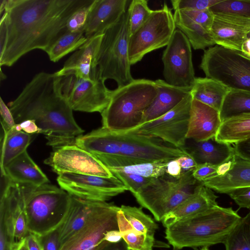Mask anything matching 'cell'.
<instances>
[{
	"label": "cell",
	"instance_id": "cell-20",
	"mask_svg": "<svg viewBox=\"0 0 250 250\" xmlns=\"http://www.w3.org/2000/svg\"><path fill=\"white\" fill-rule=\"evenodd\" d=\"M211 33L215 44L241 51L250 34V19L225 14H214Z\"/></svg>",
	"mask_w": 250,
	"mask_h": 250
},
{
	"label": "cell",
	"instance_id": "cell-34",
	"mask_svg": "<svg viewBox=\"0 0 250 250\" xmlns=\"http://www.w3.org/2000/svg\"><path fill=\"white\" fill-rule=\"evenodd\" d=\"M120 210L135 230L143 234L154 235L158 226L150 216L143 212L142 208L122 205Z\"/></svg>",
	"mask_w": 250,
	"mask_h": 250
},
{
	"label": "cell",
	"instance_id": "cell-32",
	"mask_svg": "<svg viewBox=\"0 0 250 250\" xmlns=\"http://www.w3.org/2000/svg\"><path fill=\"white\" fill-rule=\"evenodd\" d=\"M88 40L84 32H66L47 51L50 60L56 62L68 54L76 51Z\"/></svg>",
	"mask_w": 250,
	"mask_h": 250
},
{
	"label": "cell",
	"instance_id": "cell-43",
	"mask_svg": "<svg viewBox=\"0 0 250 250\" xmlns=\"http://www.w3.org/2000/svg\"><path fill=\"white\" fill-rule=\"evenodd\" d=\"M218 166L208 163L198 164L192 171L193 177L200 183L217 174Z\"/></svg>",
	"mask_w": 250,
	"mask_h": 250
},
{
	"label": "cell",
	"instance_id": "cell-23",
	"mask_svg": "<svg viewBox=\"0 0 250 250\" xmlns=\"http://www.w3.org/2000/svg\"><path fill=\"white\" fill-rule=\"evenodd\" d=\"M221 124L219 111L192 100L187 139L201 142L213 138Z\"/></svg>",
	"mask_w": 250,
	"mask_h": 250
},
{
	"label": "cell",
	"instance_id": "cell-56",
	"mask_svg": "<svg viewBox=\"0 0 250 250\" xmlns=\"http://www.w3.org/2000/svg\"><path fill=\"white\" fill-rule=\"evenodd\" d=\"M6 0H0V14L1 16L4 12Z\"/></svg>",
	"mask_w": 250,
	"mask_h": 250
},
{
	"label": "cell",
	"instance_id": "cell-7",
	"mask_svg": "<svg viewBox=\"0 0 250 250\" xmlns=\"http://www.w3.org/2000/svg\"><path fill=\"white\" fill-rule=\"evenodd\" d=\"M129 38L127 9L119 21L103 34L96 63L100 79L104 81L113 80L118 87L134 80L128 57Z\"/></svg>",
	"mask_w": 250,
	"mask_h": 250
},
{
	"label": "cell",
	"instance_id": "cell-12",
	"mask_svg": "<svg viewBox=\"0 0 250 250\" xmlns=\"http://www.w3.org/2000/svg\"><path fill=\"white\" fill-rule=\"evenodd\" d=\"M60 77L62 94L73 110L101 113L108 105L111 90L101 79L87 80L74 74Z\"/></svg>",
	"mask_w": 250,
	"mask_h": 250
},
{
	"label": "cell",
	"instance_id": "cell-50",
	"mask_svg": "<svg viewBox=\"0 0 250 250\" xmlns=\"http://www.w3.org/2000/svg\"><path fill=\"white\" fill-rule=\"evenodd\" d=\"M182 172V168L176 159L171 160L168 162L166 168L167 174L178 178L180 177Z\"/></svg>",
	"mask_w": 250,
	"mask_h": 250
},
{
	"label": "cell",
	"instance_id": "cell-36",
	"mask_svg": "<svg viewBox=\"0 0 250 250\" xmlns=\"http://www.w3.org/2000/svg\"><path fill=\"white\" fill-rule=\"evenodd\" d=\"M168 161V160H161L123 167L107 168L110 172L120 171L136 174L146 178H157L166 174V168Z\"/></svg>",
	"mask_w": 250,
	"mask_h": 250
},
{
	"label": "cell",
	"instance_id": "cell-54",
	"mask_svg": "<svg viewBox=\"0 0 250 250\" xmlns=\"http://www.w3.org/2000/svg\"><path fill=\"white\" fill-rule=\"evenodd\" d=\"M241 52L250 58V34L244 42L242 46Z\"/></svg>",
	"mask_w": 250,
	"mask_h": 250
},
{
	"label": "cell",
	"instance_id": "cell-22",
	"mask_svg": "<svg viewBox=\"0 0 250 250\" xmlns=\"http://www.w3.org/2000/svg\"><path fill=\"white\" fill-rule=\"evenodd\" d=\"M127 0H95L89 13L84 35L88 39L103 34L126 11Z\"/></svg>",
	"mask_w": 250,
	"mask_h": 250
},
{
	"label": "cell",
	"instance_id": "cell-17",
	"mask_svg": "<svg viewBox=\"0 0 250 250\" xmlns=\"http://www.w3.org/2000/svg\"><path fill=\"white\" fill-rule=\"evenodd\" d=\"M44 163L58 175L73 173L108 178L114 176L93 154L75 144L54 149Z\"/></svg>",
	"mask_w": 250,
	"mask_h": 250
},
{
	"label": "cell",
	"instance_id": "cell-45",
	"mask_svg": "<svg viewBox=\"0 0 250 250\" xmlns=\"http://www.w3.org/2000/svg\"><path fill=\"white\" fill-rule=\"evenodd\" d=\"M42 250H59L60 236L58 229L38 236Z\"/></svg>",
	"mask_w": 250,
	"mask_h": 250
},
{
	"label": "cell",
	"instance_id": "cell-15",
	"mask_svg": "<svg viewBox=\"0 0 250 250\" xmlns=\"http://www.w3.org/2000/svg\"><path fill=\"white\" fill-rule=\"evenodd\" d=\"M57 182L70 195L83 200L106 202L128 190L115 176L104 177L92 175L64 173L58 175Z\"/></svg>",
	"mask_w": 250,
	"mask_h": 250
},
{
	"label": "cell",
	"instance_id": "cell-29",
	"mask_svg": "<svg viewBox=\"0 0 250 250\" xmlns=\"http://www.w3.org/2000/svg\"><path fill=\"white\" fill-rule=\"evenodd\" d=\"M230 89L215 80L207 77L196 78L191 90L193 99L220 112L224 99Z\"/></svg>",
	"mask_w": 250,
	"mask_h": 250
},
{
	"label": "cell",
	"instance_id": "cell-18",
	"mask_svg": "<svg viewBox=\"0 0 250 250\" xmlns=\"http://www.w3.org/2000/svg\"><path fill=\"white\" fill-rule=\"evenodd\" d=\"M173 16L176 27L186 35L194 49L215 44L211 33L214 14L210 9L175 10Z\"/></svg>",
	"mask_w": 250,
	"mask_h": 250
},
{
	"label": "cell",
	"instance_id": "cell-24",
	"mask_svg": "<svg viewBox=\"0 0 250 250\" xmlns=\"http://www.w3.org/2000/svg\"><path fill=\"white\" fill-rule=\"evenodd\" d=\"M217 197L212 189L199 183L190 196L164 217L162 221L163 226L167 228L218 205Z\"/></svg>",
	"mask_w": 250,
	"mask_h": 250
},
{
	"label": "cell",
	"instance_id": "cell-25",
	"mask_svg": "<svg viewBox=\"0 0 250 250\" xmlns=\"http://www.w3.org/2000/svg\"><path fill=\"white\" fill-rule=\"evenodd\" d=\"M154 81L157 94L145 111L140 125L159 118L171 110L190 94L192 89L173 86L163 80L158 79Z\"/></svg>",
	"mask_w": 250,
	"mask_h": 250
},
{
	"label": "cell",
	"instance_id": "cell-2",
	"mask_svg": "<svg viewBox=\"0 0 250 250\" xmlns=\"http://www.w3.org/2000/svg\"><path fill=\"white\" fill-rule=\"evenodd\" d=\"M60 81L55 72H39L8 104L16 124L34 121L53 149L74 145L76 138L84 132L62 94Z\"/></svg>",
	"mask_w": 250,
	"mask_h": 250
},
{
	"label": "cell",
	"instance_id": "cell-26",
	"mask_svg": "<svg viewBox=\"0 0 250 250\" xmlns=\"http://www.w3.org/2000/svg\"><path fill=\"white\" fill-rule=\"evenodd\" d=\"M1 175L22 185L38 187L49 183L47 177L30 157L27 150L7 164Z\"/></svg>",
	"mask_w": 250,
	"mask_h": 250
},
{
	"label": "cell",
	"instance_id": "cell-21",
	"mask_svg": "<svg viewBox=\"0 0 250 250\" xmlns=\"http://www.w3.org/2000/svg\"><path fill=\"white\" fill-rule=\"evenodd\" d=\"M103 34L88 39L65 61L63 67L56 74L60 77L74 74L91 81L99 78L96 63Z\"/></svg>",
	"mask_w": 250,
	"mask_h": 250
},
{
	"label": "cell",
	"instance_id": "cell-39",
	"mask_svg": "<svg viewBox=\"0 0 250 250\" xmlns=\"http://www.w3.org/2000/svg\"><path fill=\"white\" fill-rule=\"evenodd\" d=\"M121 232L129 250H152L155 242L154 235L140 233L132 227Z\"/></svg>",
	"mask_w": 250,
	"mask_h": 250
},
{
	"label": "cell",
	"instance_id": "cell-49",
	"mask_svg": "<svg viewBox=\"0 0 250 250\" xmlns=\"http://www.w3.org/2000/svg\"><path fill=\"white\" fill-rule=\"evenodd\" d=\"M14 128L18 131H23V132L29 134L41 133V130L36 125L35 122L31 120H27L16 124Z\"/></svg>",
	"mask_w": 250,
	"mask_h": 250
},
{
	"label": "cell",
	"instance_id": "cell-46",
	"mask_svg": "<svg viewBox=\"0 0 250 250\" xmlns=\"http://www.w3.org/2000/svg\"><path fill=\"white\" fill-rule=\"evenodd\" d=\"M1 124L3 130H8L16 125L14 117L8 106L3 102L1 97L0 101Z\"/></svg>",
	"mask_w": 250,
	"mask_h": 250
},
{
	"label": "cell",
	"instance_id": "cell-52",
	"mask_svg": "<svg viewBox=\"0 0 250 250\" xmlns=\"http://www.w3.org/2000/svg\"><path fill=\"white\" fill-rule=\"evenodd\" d=\"M104 240L109 243H118L123 239V235L119 230H112L106 233Z\"/></svg>",
	"mask_w": 250,
	"mask_h": 250
},
{
	"label": "cell",
	"instance_id": "cell-48",
	"mask_svg": "<svg viewBox=\"0 0 250 250\" xmlns=\"http://www.w3.org/2000/svg\"><path fill=\"white\" fill-rule=\"evenodd\" d=\"M233 148L236 155L250 162V138L234 144Z\"/></svg>",
	"mask_w": 250,
	"mask_h": 250
},
{
	"label": "cell",
	"instance_id": "cell-53",
	"mask_svg": "<svg viewBox=\"0 0 250 250\" xmlns=\"http://www.w3.org/2000/svg\"><path fill=\"white\" fill-rule=\"evenodd\" d=\"M100 250H130L125 241L122 239L118 243H107Z\"/></svg>",
	"mask_w": 250,
	"mask_h": 250
},
{
	"label": "cell",
	"instance_id": "cell-51",
	"mask_svg": "<svg viewBox=\"0 0 250 250\" xmlns=\"http://www.w3.org/2000/svg\"><path fill=\"white\" fill-rule=\"evenodd\" d=\"M26 240L29 250H42L38 236L29 232Z\"/></svg>",
	"mask_w": 250,
	"mask_h": 250
},
{
	"label": "cell",
	"instance_id": "cell-4",
	"mask_svg": "<svg viewBox=\"0 0 250 250\" xmlns=\"http://www.w3.org/2000/svg\"><path fill=\"white\" fill-rule=\"evenodd\" d=\"M241 218L231 208L217 205L167 227L165 238L175 250L224 243Z\"/></svg>",
	"mask_w": 250,
	"mask_h": 250
},
{
	"label": "cell",
	"instance_id": "cell-10",
	"mask_svg": "<svg viewBox=\"0 0 250 250\" xmlns=\"http://www.w3.org/2000/svg\"><path fill=\"white\" fill-rule=\"evenodd\" d=\"M176 28L173 14L166 3L160 9L153 10L145 22L130 36L131 64L140 62L147 53L167 46Z\"/></svg>",
	"mask_w": 250,
	"mask_h": 250
},
{
	"label": "cell",
	"instance_id": "cell-37",
	"mask_svg": "<svg viewBox=\"0 0 250 250\" xmlns=\"http://www.w3.org/2000/svg\"><path fill=\"white\" fill-rule=\"evenodd\" d=\"M145 0H133L127 8L128 23L130 36L147 20L152 12Z\"/></svg>",
	"mask_w": 250,
	"mask_h": 250
},
{
	"label": "cell",
	"instance_id": "cell-28",
	"mask_svg": "<svg viewBox=\"0 0 250 250\" xmlns=\"http://www.w3.org/2000/svg\"><path fill=\"white\" fill-rule=\"evenodd\" d=\"M195 142L189 153L198 164L208 163L219 166L228 161L234 154L230 145L216 141L215 138Z\"/></svg>",
	"mask_w": 250,
	"mask_h": 250
},
{
	"label": "cell",
	"instance_id": "cell-31",
	"mask_svg": "<svg viewBox=\"0 0 250 250\" xmlns=\"http://www.w3.org/2000/svg\"><path fill=\"white\" fill-rule=\"evenodd\" d=\"M3 131L0 157L1 172L11 161L26 151L32 139L31 134L23 131L17 130L14 127L8 130H3Z\"/></svg>",
	"mask_w": 250,
	"mask_h": 250
},
{
	"label": "cell",
	"instance_id": "cell-5",
	"mask_svg": "<svg viewBox=\"0 0 250 250\" xmlns=\"http://www.w3.org/2000/svg\"><path fill=\"white\" fill-rule=\"evenodd\" d=\"M157 94L155 81L145 79L111 90L110 102L101 113L102 126L118 132L136 127Z\"/></svg>",
	"mask_w": 250,
	"mask_h": 250
},
{
	"label": "cell",
	"instance_id": "cell-9",
	"mask_svg": "<svg viewBox=\"0 0 250 250\" xmlns=\"http://www.w3.org/2000/svg\"><path fill=\"white\" fill-rule=\"evenodd\" d=\"M200 67L230 90L250 92V58L241 51L216 45L205 50Z\"/></svg>",
	"mask_w": 250,
	"mask_h": 250
},
{
	"label": "cell",
	"instance_id": "cell-14",
	"mask_svg": "<svg viewBox=\"0 0 250 250\" xmlns=\"http://www.w3.org/2000/svg\"><path fill=\"white\" fill-rule=\"evenodd\" d=\"M166 46L162 58L165 81L173 86L192 88L196 77L188 40L176 29Z\"/></svg>",
	"mask_w": 250,
	"mask_h": 250
},
{
	"label": "cell",
	"instance_id": "cell-11",
	"mask_svg": "<svg viewBox=\"0 0 250 250\" xmlns=\"http://www.w3.org/2000/svg\"><path fill=\"white\" fill-rule=\"evenodd\" d=\"M192 100L190 93L164 115L123 132L158 138L175 147L183 148L187 139Z\"/></svg>",
	"mask_w": 250,
	"mask_h": 250
},
{
	"label": "cell",
	"instance_id": "cell-57",
	"mask_svg": "<svg viewBox=\"0 0 250 250\" xmlns=\"http://www.w3.org/2000/svg\"><path fill=\"white\" fill-rule=\"evenodd\" d=\"M200 250H209L208 247H203Z\"/></svg>",
	"mask_w": 250,
	"mask_h": 250
},
{
	"label": "cell",
	"instance_id": "cell-35",
	"mask_svg": "<svg viewBox=\"0 0 250 250\" xmlns=\"http://www.w3.org/2000/svg\"><path fill=\"white\" fill-rule=\"evenodd\" d=\"M224 244L226 250H250V211L237 223Z\"/></svg>",
	"mask_w": 250,
	"mask_h": 250
},
{
	"label": "cell",
	"instance_id": "cell-30",
	"mask_svg": "<svg viewBox=\"0 0 250 250\" xmlns=\"http://www.w3.org/2000/svg\"><path fill=\"white\" fill-rule=\"evenodd\" d=\"M215 140L229 145L250 138V113L229 118L222 123Z\"/></svg>",
	"mask_w": 250,
	"mask_h": 250
},
{
	"label": "cell",
	"instance_id": "cell-40",
	"mask_svg": "<svg viewBox=\"0 0 250 250\" xmlns=\"http://www.w3.org/2000/svg\"><path fill=\"white\" fill-rule=\"evenodd\" d=\"M95 0L76 11L69 18L66 24L67 31L84 32L88 16Z\"/></svg>",
	"mask_w": 250,
	"mask_h": 250
},
{
	"label": "cell",
	"instance_id": "cell-6",
	"mask_svg": "<svg viewBox=\"0 0 250 250\" xmlns=\"http://www.w3.org/2000/svg\"><path fill=\"white\" fill-rule=\"evenodd\" d=\"M21 185L29 232L40 236L58 229L67 214L71 196L49 183Z\"/></svg>",
	"mask_w": 250,
	"mask_h": 250
},
{
	"label": "cell",
	"instance_id": "cell-1",
	"mask_svg": "<svg viewBox=\"0 0 250 250\" xmlns=\"http://www.w3.org/2000/svg\"><path fill=\"white\" fill-rule=\"evenodd\" d=\"M91 0H6L1 16L6 31L0 66H11L35 49L46 53L67 32L70 16Z\"/></svg>",
	"mask_w": 250,
	"mask_h": 250
},
{
	"label": "cell",
	"instance_id": "cell-27",
	"mask_svg": "<svg viewBox=\"0 0 250 250\" xmlns=\"http://www.w3.org/2000/svg\"><path fill=\"white\" fill-rule=\"evenodd\" d=\"M101 203V201L83 200L71 196L67 214L58 228L60 247L84 225Z\"/></svg>",
	"mask_w": 250,
	"mask_h": 250
},
{
	"label": "cell",
	"instance_id": "cell-41",
	"mask_svg": "<svg viewBox=\"0 0 250 250\" xmlns=\"http://www.w3.org/2000/svg\"><path fill=\"white\" fill-rule=\"evenodd\" d=\"M112 174L121 180L132 194L139 191L150 183L153 178L120 171H112Z\"/></svg>",
	"mask_w": 250,
	"mask_h": 250
},
{
	"label": "cell",
	"instance_id": "cell-47",
	"mask_svg": "<svg viewBox=\"0 0 250 250\" xmlns=\"http://www.w3.org/2000/svg\"><path fill=\"white\" fill-rule=\"evenodd\" d=\"M176 159L179 164L183 172L192 171L198 165L193 157L189 153Z\"/></svg>",
	"mask_w": 250,
	"mask_h": 250
},
{
	"label": "cell",
	"instance_id": "cell-8",
	"mask_svg": "<svg viewBox=\"0 0 250 250\" xmlns=\"http://www.w3.org/2000/svg\"><path fill=\"white\" fill-rule=\"evenodd\" d=\"M192 171L183 172L178 178L166 174L133 194L137 202L147 209L157 221H162L194 192L198 182Z\"/></svg>",
	"mask_w": 250,
	"mask_h": 250
},
{
	"label": "cell",
	"instance_id": "cell-42",
	"mask_svg": "<svg viewBox=\"0 0 250 250\" xmlns=\"http://www.w3.org/2000/svg\"><path fill=\"white\" fill-rule=\"evenodd\" d=\"M221 0H172L171 3L174 11L191 10L204 11L209 9Z\"/></svg>",
	"mask_w": 250,
	"mask_h": 250
},
{
	"label": "cell",
	"instance_id": "cell-19",
	"mask_svg": "<svg viewBox=\"0 0 250 250\" xmlns=\"http://www.w3.org/2000/svg\"><path fill=\"white\" fill-rule=\"evenodd\" d=\"M205 186L220 193L250 187V162L235 152L226 163L218 166L216 175L203 181Z\"/></svg>",
	"mask_w": 250,
	"mask_h": 250
},
{
	"label": "cell",
	"instance_id": "cell-13",
	"mask_svg": "<svg viewBox=\"0 0 250 250\" xmlns=\"http://www.w3.org/2000/svg\"><path fill=\"white\" fill-rule=\"evenodd\" d=\"M120 207L102 202L84 225L66 242L59 250H100L106 243V233L119 230L117 213Z\"/></svg>",
	"mask_w": 250,
	"mask_h": 250
},
{
	"label": "cell",
	"instance_id": "cell-55",
	"mask_svg": "<svg viewBox=\"0 0 250 250\" xmlns=\"http://www.w3.org/2000/svg\"><path fill=\"white\" fill-rule=\"evenodd\" d=\"M12 250H29L26 237L21 242L15 244Z\"/></svg>",
	"mask_w": 250,
	"mask_h": 250
},
{
	"label": "cell",
	"instance_id": "cell-38",
	"mask_svg": "<svg viewBox=\"0 0 250 250\" xmlns=\"http://www.w3.org/2000/svg\"><path fill=\"white\" fill-rule=\"evenodd\" d=\"M213 14H225L250 19V0H221L209 9Z\"/></svg>",
	"mask_w": 250,
	"mask_h": 250
},
{
	"label": "cell",
	"instance_id": "cell-44",
	"mask_svg": "<svg viewBox=\"0 0 250 250\" xmlns=\"http://www.w3.org/2000/svg\"><path fill=\"white\" fill-rule=\"evenodd\" d=\"M240 208L250 210V187L236 188L227 193Z\"/></svg>",
	"mask_w": 250,
	"mask_h": 250
},
{
	"label": "cell",
	"instance_id": "cell-16",
	"mask_svg": "<svg viewBox=\"0 0 250 250\" xmlns=\"http://www.w3.org/2000/svg\"><path fill=\"white\" fill-rule=\"evenodd\" d=\"M4 186L0 194V227L12 247L24 239L28 233L22 186L1 175Z\"/></svg>",
	"mask_w": 250,
	"mask_h": 250
},
{
	"label": "cell",
	"instance_id": "cell-3",
	"mask_svg": "<svg viewBox=\"0 0 250 250\" xmlns=\"http://www.w3.org/2000/svg\"><path fill=\"white\" fill-rule=\"evenodd\" d=\"M156 137L118 132L104 127L77 137L75 145L93 154L116 155L142 163L171 160L188 154Z\"/></svg>",
	"mask_w": 250,
	"mask_h": 250
},
{
	"label": "cell",
	"instance_id": "cell-33",
	"mask_svg": "<svg viewBox=\"0 0 250 250\" xmlns=\"http://www.w3.org/2000/svg\"><path fill=\"white\" fill-rule=\"evenodd\" d=\"M246 113H250V92L230 90L220 111L222 123L229 118Z\"/></svg>",
	"mask_w": 250,
	"mask_h": 250
}]
</instances>
